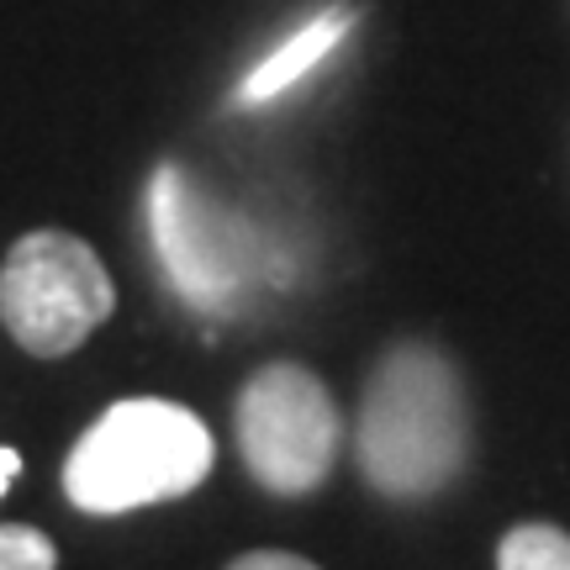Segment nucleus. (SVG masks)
I'll use <instances>...</instances> for the list:
<instances>
[{
    "mask_svg": "<svg viewBox=\"0 0 570 570\" xmlns=\"http://www.w3.org/2000/svg\"><path fill=\"white\" fill-rule=\"evenodd\" d=\"M227 570H323L317 560L306 554H291V550H248L238 560H227Z\"/></svg>",
    "mask_w": 570,
    "mask_h": 570,
    "instance_id": "9",
    "label": "nucleus"
},
{
    "mask_svg": "<svg viewBox=\"0 0 570 570\" xmlns=\"http://www.w3.org/2000/svg\"><path fill=\"white\" fill-rule=\"evenodd\" d=\"M344 417L302 365H265L238 391V449L248 475L275 497H306L333 475Z\"/></svg>",
    "mask_w": 570,
    "mask_h": 570,
    "instance_id": "4",
    "label": "nucleus"
},
{
    "mask_svg": "<svg viewBox=\"0 0 570 570\" xmlns=\"http://www.w3.org/2000/svg\"><path fill=\"white\" fill-rule=\"evenodd\" d=\"M148 223H154V244H159L164 269L185 291V302L196 306L227 302V291L238 285V265H233V254H223L217 223L190 196V185H185L175 164H164L154 185H148Z\"/></svg>",
    "mask_w": 570,
    "mask_h": 570,
    "instance_id": "5",
    "label": "nucleus"
},
{
    "mask_svg": "<svg viewBox=\"0 0 570 570\" xmlns=\"http://www.w3.org/2000/svg\"><path fill=\"white\" fill-rule=\"evenodd\" d=\"M53 566H59V544L42 529L0 523V570H53Z\"/></svg>",
    "mask_w": 570,
    "mask_h": 570,
    "instance_id": "8",
    "label": "nucleus"
},
{
    "mask_svg": "<svg viewBox=\"0 0 570 570\" xmlns=\"http://www.w3.org/2000/svg\"><path fill=\"white\" fill-rule=\"evenodd\" d=\"M354 11L348 6H327V11H317V17L306 21V27H296L291 38L269 53L254 75L244 80V90H238V106H259V101H275V96H285L291 85H302L317 63L338 48V42L348 38V27H354Z\"/></svg>",
    "mask_w": 570,
    "mask_h": 570,
    "instance_id": "6",
    "label": "nucleus"
},
{
    "mask_svg": "<svg viewBox=\"0 0 570 570\" xmlns=\"http://www.w3.org/2000/svg\"><path fill=\"white\" fill-rule=\"evenodd\" d=\"M17 475H21V454H17V449H0V497L11 491V481H17Z\"/></svg>",
    "mask_w": 570,
    "mask_h": 570,
    "instance_id": "10",
    "label": "nucleus"
},
{
    "mask_svg": "<svg viewBox=\"0 0 570 570\" xmlns=\"http://www.w3.org/2000/svg\"><path fill=\"white\" fill-rule=\"evenodd\" d=\"M212 460L217 444L196 412L159 396H132L80 433L63 460V491L80 512L111 518L196 491L212 475Z\"/></svg>",
    "mask_w": 570,
    "mask_h": 570,
    "instance_id": "2",
    "label": "nucleus"
},
{
    "mask_svg": "<svg viewBox=\"0 0 570 570\" xmlns=\"http://www.w3.org/2000/svg\"><path fill=\"white\" fill-rule=\"evenodd\" d=\"M354 454L370 487L396 502L454 487L470 460V402L444 348L396 344L381 354L365 381Z\"/></svg>",
    "mask_w": 570,
    "mask_h": 570,
    "instance_id": "1",
    "label": "nucleus"
},
{
    "mask_svg": "<svg viewBox=\"0 0 570 570\" xmlns=\"http://www.w3.org/2000/svg\"><path fill=\"white\" fill-rule=\"evenodd\" d=\"M497 570H570V533L554 523H518L497 544Z\"/></svg>",
    "mask_w": 570,
    "mask_h": 570,
    "instance_id": "7",
    "label": "nucleus"
},
{
    "mask_svg": "<svg viewBox=\"0 0 570 570\" xmlns=\"http://www.w3.org/2000/svg\"><path fill=\"white\" fill-rule=\"evenodd\" d=\"M117 285L101 254L59 227H38L11 244L0 265V323L27 354L63 360L111 317Z\"/></svg>",
    "mask_w": 570,
    "mask_h": 570,
    "instance_id": "3",
    "label": "nucleus"
}]
</instances>
